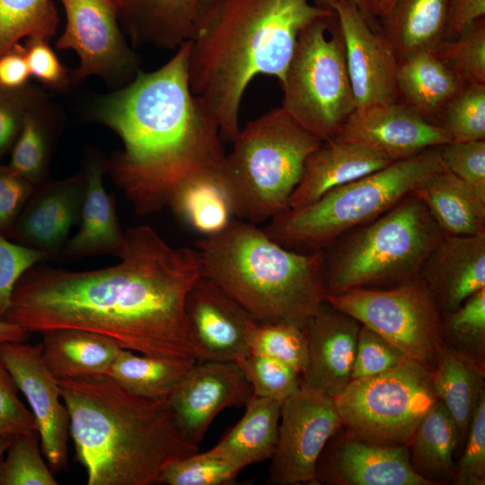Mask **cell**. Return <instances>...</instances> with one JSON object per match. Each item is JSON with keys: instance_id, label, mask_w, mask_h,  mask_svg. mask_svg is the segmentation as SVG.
<instances>
[{"instance_id": "91938a15", "label": "cell", "mask_w": 485, "mask_h": 485, "mask_svg": "<svg viewBox=\"0 0 485 485\" xmlns=\"http://www.w3.org/2000/svg\"><path fill=\"white\" fill-rule=\"evenodd\" d=\"M202 11V18L206 12L217 1V0H199ZM202 21V20H201Z\"/></svg>"}, {"instance_id": "f5cc1de1", "label": "cell", "mask_w": 485, "mask_h": 485, "mask_svg": "<svg viewBox=\"0 0 485 485\" xmlns=\"http://www.w3.org/2000/svg\"><path fill=\"white\" fill-rule=\"evenodd\" d=\"M485 18V0H449L443 40L454 39Z\"/></svg>"}, {"instance_id": "2e32d148", "label": "cell", "mask_w": 485, "mask_h": 485, "mask_svg": "<svg viewBox=\"0 0 485 485\" xmlns=\"http://www.w3.org/2000/svg\"><path fill=\"white\" fill-rule=\"evenodd\" d=\"M335 138L363 145L393 162L452 141L443 128L402 101L357 107Z\"/></svg>"}, {"instance_id": "6f0895ef", "label": "cell", "mask_w": 485, "mask_h": 485, "mask_svg": "<svg viewBox=\"0 0 485 485\" xmlns=\"http://www.w3.org/2000/svg\"><path fill=\"white\" fill-rule=\"evenodd\" d=\"M337 1L339 0H312V2L315 5L325 8V9H330V10H332V5ZM347 1H349L353 3L354 4H356L357 6H358L361 9V11L364 13L362 0H347Z\"/></svg>"}, {"instance_id": "ffe728a7", "label": "cell", "mask_w": 485, "mask_h": 485, "mask_svg": "<svg viewBox=\"0 0 485 485\" xmlns=\"http://www.w3.org/2000/svg\"><path fill=\"white\" fill-rule=\"evenodd\" d=\"M85 188L84 171L62 180L48 178L36 186L9 234L48 258L60 255L72 227L79 223Z\"/></svg>"}, {"instance_id": "f35d334b", "label": "cell", "mask_w": 485, "mask_h": 485, "mask_svg": "<svg viewBox=\"0 0 485 485\" xmlns=\"http://www.w3.org/2000/svg\"><path fill=\"white\" fill-rule=\"evenodd\" d=\"M434 51L464 84H485V18L455 38L442 40Z\"/></svg>"}, {"instance_id": "4316f807", "label": "cell", "mask_w": 485, "mask_h": 485, "mask_svg": "<svg viewBox=\"0 0 485 485\" xmlns=\"http://www.w3.org/2000/svg\"><path fill=\"white\" fill-rule=\"evenodd\" d=\"M411 194L423 202L445 234L469 236L485 233V201L445 168L419 183Z\"/></svg>"}, {"instance_id": "11a10c76", "label": "cell", "mask_w": 485, "mask_h": 485, "mask_svg": "<svg viewBox=\"0 0 485 485\" xmlns=\"http://www.w3.org/2000/svg\"><path fill=\"white\" fill-rule=\"evenodd\" d=\"M29 332L19 325L7 320L0 319V343L3 342H24Z\"/></svg>"}, {"instance_id": "5b68a950", "label": "cell", "mask_w": 485, "mask_h": 485, "mask_svg": "<svg viewBox=\"0 0 485 485\" xmlns=\"http://www.w3.org/2000/svg\"><path fill=\"white\" fill-rule=\"evenodd\" d=\"M195 247L202 275L260 322L304 327L325 302L323 251L287 249L263 228L238 218Z\"/></svg>"}, {"instance_id": "52a82bcc", "label": "cell", "mask_w": 485, "mask_h": 485, "mask_svg": "<svg viewBox=\"0 0 485 485\" xmlns=\"http://www.w3.org/2000/svg\"><path fill=\"white\" fill-rule=\"evenodd\" d=\"M445 234L423 202L410 193L323 251L325 296L388 287L419 276Z\"/></svg>"}, {"instance_id": "83f0119b", "label": "cell", "mask_w": 485, "mask_h": 485, "mask_svg": "<svg viewBox=\"0 0 485 485\" xmlns=\"http://www.w3.org/2000/svg\"><path fill=\"white\" fill-rule=\"evenodd\" d=\"M399 98L437 125L446 103L465 85L434 49L415 51L399 61Z\"/></svg>"}, {"instance_id": "d6a6232c", "label": "cell", "mask_w": 485, "mask_h": 485, "mask_svg": "<svg viewBox=\"0 0 485 485\" xmlns=\"http://www.w3.org/2000/svg\"><path fill=\"white\" fill-rule=\"evenodd\" d=\"M281 404L253 394L242 418L214 448L242 469L270 460L278 441Z\"/></svg>"}, {"instance_id": "8d00e7d4", "label": "cell", "mask_w": 485, "mask_h": 485, "mask_svg": "<svg viewBox=\"0 0 485 485\" xmlns=\"http://www.w3.org/2000/svg\"><path fill=\"white\" fill-rule=\"evenodd\" d=\"M251 353L277 359L300 375L308 363V340L304 327L293 322H257L249 335Z\"/></svg>"}, {"instance_id": "7a4b0ae2", "label": "cell", "mask_w": 485, "mask_h": 485, "mask_svg": "<svg viewBox=\"0 0 485 485\" xmlns=\"http://www.w3.org/2000/svg\"><path fill=\"white\" fill-rule=\"evenodd\" d=\"M190 41L152 72L97 97L89 118L116 133L123 148L105 169L138 216L161 211L192 174L225 156L218 124L190 90Z\"/></svg>"}, {"instance_id": "6da1fadb", "label": "cell", "mask_w": 485, "mask_h": 485, "mask_svg": "<svg viewBox=\"0 0 485 485\" xmlns=\"http://www.w3.org/2000/svg\"><path fill=\"white\" fill-rule=\"evenodd\" d=\"M120 261L70 271L36 265L17 282L5 320L29 333H100L152 357L198 362L186 315L202 276L196 249L169 244L148 225L128 229Z\"/></svg>"}, {"instance_id": "7c38bea8", "label": "cell", "mask_w": 485, "mask_h": 485, "mask_svg": "<svg viewBox=\"0 0 485 485\" xmlns=\"http://www.w3.org/2000/svg\"><path fill=\"white\" fill-rule=\"evenodd\" d=\"M343 427L334 398L304 384L281 404L278 441L268 483L318 484L316 465L331 438Z\"/></svg>"}, {"instance_id": "1f68e13d", "label": "cell", "mask_w": 485, "mask_h": 485, "mask_svg": "<svg viewBox=\"0 0 485 485\" xmlns=\"http://www.w3.org/2000/svg\"><path fill=\"white\" fill-rule=\"evenodd\" d=\"M459 443L457 426L443 402L437 400L408 445L412 468L432 485L454 482V454Z\"/></svg>"}, {"instance_id": "9c48e42d", "label": "cell", "mask_w": 485, "mask_h": 485, "mask_svg": "<svg viewBox=\"0 0 485 485\" xmlns=\"http://www.w3.org/2000/svg\"><path fill=\"white\" fill-rule=\"evenodd\" d=\"M280 85L289 116L322 142L336 137L357 106L335 13L300 32Z\"/></svg>"}, {"instance_id": "8992f818", "label": "cell", "mask_w": 485, "mask_h": 485, "mask_svg": "<svg viewBox=\"0 0 485 485\" xmlns=\"http://www.w3.org/2000/svg\"><path fill=\"white\" fill-rule=\"evenodd\" d=\"M232 144L221 173L234 215L259 225L289 208L305 161L322 142L279 107L248 121Z\"/></svg>"}, {"instance_id": "f1b7e54d", "label": "cell", "mask_w": 485, "mask_h": 485, "mask_svg": "<svg viewBox=\"0 0 485 485\" xmlns=\"http://www.w3.org/2000/svg\"><path fill=\"white\" fill-rule=\"evenodd\" d=\"M42 357L59 379L108 374L121 348L93 331L58 329L42 334Z\"/></svg>"}, {"instance_id": "d6986e66", "label": "cell", "mask_w": 485, "mask_h": 485, "mask_svg": "<svg viewBox=\"0 0 485 485\" xmlns=\"http://www.w3.org/2000/svg\"><path fill=\"white\" fill-rule=\"evenodd\" d=\"M252 395L237 363L201 361L192 366L169 401L181 433L198 445L220 411L245 406Z\"/></svg>"}, {"instance_id": "d590c367", "label": "cell", "mask_w": 485, "mask_h": 485, "mask_svg": "<svg viewBox=\"0 0 485 485\" xmlns=\"http://www.w3.org/2000/svg\"><path fill=\"white\" fill-rule=\"evenodd\" d=\"M58 22L52 0H0V56L22 39L48 41Z\"/></svg>"}, {"instance_id": "7bdbcfd3", "label": "cell", "mask_w": 485, "mask_h": 485, "mask_svg": "<svg viewBox=\"0 0 485 485\" xmlns=\"http://www.w3.org/2000/svg\"><path fill=\"white\" fill-rule=\"evenodd\" d=\"M238 365L257 396L282 403L301 384V375L295 369L264 355L251 352Z\"/></svg>"}, {"instance_id": "30bf717a", "label": "cell", "mask_w": 485, "mask_h": 485, "mask_svg": "<svg viewBox=\"0 0 485 485\" xmlns=\"http://www.w3.org/2000/svg\"><path fill=\"white\" fill-rule=\"evenodd\" d=\"M437 400L430 368L410 358L383 374L351 380L334 398L349 434L407 446Z\"/></svg>"}, {"instance_id": "8fae6325", "label": "cell", "mask_w": 485, "mask_h": 485, "mask_svg": "<svg viewBox=\"0 0 485 485\" xmlns=\"http://www.w3.org/2000/svg\"><path fill=\"white\" fill-rule=\"evenodd\" d=\"M325 302L429 368L445 343L441 311L420 275L388 287L328 295Z\"/></svg>"}, {"instance_id": "816d5d0a", "label": "cell", "mask_w": 485, "mask_h": 485, "mask_svg": "<svg viewBox=\"0 0 485 485\" xmlns=\"http://www.w3.org/2000/svg\"><path fill=\"white\" fill-rule=\"evenodd\" d=\"M36 186L0 164V233H9Z\"/></svg>"}, {"instance_id": "ac0fdd59", "label": "cell", "mask_w": 485, "mask_h": 485, "mask_svg": "<svg viewBox=\"0 0 485 485\" xmlns=\"http://www.w3.org/2000/svg\"><path fill=\"white\" fill-rule=\"evenodd\" d=\"M316 480L334 485H432L412 468L409 446L369 442L348 432L328 442L316 465Z\"/></svg>"}, {"instance_id": "74e56055", "label": "cell", "mask_w": 485, "mask_h": 485, "mask_svg": "<svg viewBox=\"0 0 485 485\" xmlns=\"http://www.w3.org/2000/svg\"><path fill=\"white\" fill-rule=\"evenodd\" d=\"M38 430L13 435L4 459H0V485H57L52 470L40 451Z\"/></svg>"}, {"instance_id": "b9f144b4", "label": "cell", "mask_w": 485, "mask_h": 485, "mask_svg": "<svg viewBox=\"0 0 485 485\" xmlns=\"http://www.w3.org/2000/svg\"><path fill=\"white\" fill-rule=\"evenodd\" d=\"M443 335L454 348L483 362L485 348V288L478 291L457 309L445 313Z\"/></svg>"}, {"instance_id": "4fadbf2b", "label": "cell", "mask_w": 485, "mask_h": 485, "mask_svg": "<svg viewBox=\"0 0 485 485\" xmlns=\"http://www.w3.org/2000/svg\"><path fill=\"white\" fill-rule=\"evenodd\" d=\"M59 1L66 25L56 48L78 55L74 83L89 76L117 89L129 83L139 70L138 59L126 41L112 0Z\"/></svg>"}, {"instance_id": "e575fe53", "label": "cell", "mask_w": 485, "mask_h": 485, "mask_svg": "<svg viewBox=\"0 0 485 485\" xmlns=\"http://www.w3.org/2000/svg\"><path fill=\"white\" fill-rule=\"evenodd\" d=\"M195 363L139 356L121 348L107 375L131 393L163 400L170 398Z\"/></svg>"}, {"instance_id": "44dd1931", "label": "cell", "mask_w": 485, "mask_h": 485, "mask_svg": "<svg viewBox=\"0 0 485 485\" xmlns=\"http://www.w3.org/2000/svg\"><path fill=\"white\" fill-rule=\"evenodd\" d=\"M325 302L304 326L308 363L302 381L335 398L351 381L361 323Z\"/></svg>"}, {"instance_id": "bcb514c9", "label": "cell", "mask_w": 485, "mask_h": 485, "mask_svg": "<svg viewBox=\"0 0 485 485\" xmlns=\"http://www.w3.org/2000/svg\"><path fill=\"white\" fill-rule=\"evenodd\" d=\"M48 255L37 249L7 240L0 233V319L11 304L19 279L31 268L47 260Z\"/></svg>"}, {"instance_id": "ee69618b", "label": "cell", "mask_w": 485, "mask_h": 485, "mask_svg": "<svg viewBox=\"0 0 485 485\" xmlns=\"http://www.w3.org/2000/svg\"><path fill=\"white\" fill-rule=\"evenodd\" d=\"M407 358L405 354L380 334L361 324L351 380L375 376L389 371Z\"/></svg>"}, {"instance_id": "681fc988", "label": "cell", "mask_w": 485, "mask_h": 485, "mask_svg": "<svg viewBox=\"0 0 485 485\" xmlns=\"http://www.w3.org/2000/svg\"><path fill=\"white\" fill-rule=\"evenodd\" d=\"M23 47L31 77L57 91L66 90L74 83L73 71L61 63L48 40L26 39Z\"/></svg>"}, {"instance_id": "f6af8a7d", "label": "cell", "mask_w": 485, "mask_h": 485, "mask_svg": "<svg viewBox=\"0 0 485 485\" xmlns=\"http://www.w3.org/2000/svg\"><path fill=\"white\" fill-rule=\"evenodd\" d=\"M444 166L485 201V140L449 142L439 146Z\"/></svg>"}, {"instance_id": "db71d44e", "label": "cell", "mask_w": 485, "mask_h": 485, "mask_svg": "<svg viewBox=\"0 0 485 485\" xmlns=\"http://www.w3.org/2000/svg\"><path fill=\"white\" fill-rule=\"evenodd\" d=\"M31 74L23 45L17 43L0 56V86L19 89L30 84Z\"/></svg>"}, {"instance_id": "e0dca14e", "label": "cell", "mask_w": 485, "mask_h": 485, "mask_svg": "<svg viewBox=\"0 0 485 485\" xmlns=\"http://www.w3.org/2000/svg\"><path fill=\"white\" fill-rule=\"evenodd\" d=\"M186 315L198 362L239 364L251 353L249 335L259 321L203 275L188 295Z\"/></svg>"}, {"instance_id": "277c9868", "label": "cell", "mask_w": 485, "mask_h": 485, "mask_svg": "<svg viewBox=\"0 0 485 485\" xmlns=\"http://www.w3.org/2000/svg\"><path fill=\"white\" fill-rule=\"evenodd\" d=\"M87 485H154L173 462L198 452L169 399L129 392L106 374L58 380Z\"/></svg>"}, {"instance_id": "c3c4849f", "label": "cell", "mask_w": 485, "mask_h": 485, "mask_svg": "<svg viewBox=\"0 0 485 485\" xmlns=\"http://www.w3.org/2000/svg\"><path fill=\"white\" fill-rule=\"evenodd\" d=\"M463 455L455 466L456 485L485 484V395L473 413Z\"/></svg>"}, {"instance_id": "4dcf8cb0", "label": "cell", "mask_w": 485, "mask_h": 485, "mask_svg": "<svg viewBox=\"0 0 485 485\" xmlns=\"http://www.w3.org/2000/svg\"><path fill=\"white\" fill-rule=\"evenodd\" d=\"M449 0H395L382 19V33L398 61L444 39Z\"/></svg>"}, {"instance_id": "f907efd6", "label": "cell", "mask_w": 485, "mask_h": 485, "mask_svg": "<svg viewBox=\"0 0 485 485\" xmlns=\"http://www.w3.org/2000/svg\"><path fill=\"white\" fill-rule=\"evenodd\" d=\"M18 391L0 357V436L38 430L34 416L19 398Z\"/></svg>"}, {"instance_id": "ba28073f", "label": "cell", "mask_w": 485, "mask_h": 485, "mask_svg": "<svg viewBox=\"0 0 485 485\" xmlns=\"http://www.w3.org/2000/svg\"><path fill=\"white\" fill-rule=\"evenodd\" d=\"M444 168L439 147L428 149L335 188L306 206L287 208L269 219L263 230L287 249L324 251L348 233L379 217Z\"/></svg>"}, {"instance_id": "ab89813d", "label": "cell", "mask_w": 485, "mask_h": 485, "mask_svg": "<svg viewBox=\"0 0 485 485\" xmlns=\"http://www.w3.org/2000/svg\"><path fill=\"white\" fill-rule=\"evenodd\" d=\"M242 469L214 447L195 453L168 465L158 484L227 485L235 481Z\"/></svg>"}, {"instance_id": "7dc6e473", "label": "cell", "mask_w": 485, "mask_h": 485, "mask_svg": "<svg viewBox=\"0 0 485 485\" xmlns=\"http://www.w3.org/2000/svg\"><path fill=\"white\" fill-rule=\"evenodd\" d=\"M34 84L9 90L0 86V159L12 149L26 113L46 99Z\"/></svg>"}, {"instance_id": "5bb4252c", "label": "cell", "mask_w": 485, "mask_h": 485, "mask_svg": "<svg viewBox=\"0 0 485 485\" xmlns=\"http://www.w3.org/2000/svg\"><path fill=\"white\" fill-rule=\"evenodd\" d=\"M42 348V342H3L0 357L31 407L50 469L61 471L67 465L69 415L58 379L43 359Z\"/></svg>"}, {"instance_id": "603a6c76", "label": "cell", "mask_w": 485, "mask_h": 485, "mask_svg": "<svg viewBox=\"0 0 485 485\" xmlns=\"http://www.w3.org/2000/svg\"><path fill=\"white\" fill-rule=\"evenodd\" d=\"M133 46L178 49L196 37L202 20L199 0H112Z\"/></svg>"}, {"instance_id": "7402d4cb", "label": "cell", "mask_w": 485, "mask_h": 485, "mask_svg": "<svg viewBox=\"0 0 485 485\" xmlns=\"http://www.w3.org/2000/svg\"><path fill=\"white\" fill-rule=\"evenodd\" d=\"M419 275L441 313L457 309L485 288V233L469 236L445 234Z\"/></svg>"}, {"instance_id": "680465c9", "label": "cell", "mask_w": 485, "mask_h": 485, "mask_svg": "<svg viewBox=\"0 0 485 485\" xmlns=\"http://www.w3.org/2000/svg\"><path fill=\"white\" fill-rule=\"evenodd\" d=\"M13 436H0V459L6 453L13 441Z\"/></svg>"}, {"instance_id": "cb8c5ba5", "label": "cell", "mask_w": 485, "mask_h": 485, "mask_svg": "<svg viewBox=\"0 0 485 485\" xmlns=\"http://www.w3.org/2000/svg\"><path fill=\"white\" fill-rule=\"evenodd\" d=\"M393 163L383 154L354 142L334 138L307 157L288 207L306 206L328 191L383 169Z\"/></svg>"}, {"instance_id": "9a60e30c", "label": "cell", "mask_w": 485, "mask_h": 485, "mask_svg": "<svg viewBox=\"0 0 485 485\" xmlns=\"http://www.w3.org/2000/svg\"><path fill=\"white\" fill-rule=\"evenodd\" d=\"M332 10L343 39L356 106L399 101V61L382 31H376L374 22L349 1L335 2Z\"/></svg>"}, {"instance_id": "836d02e7", "label": "cell", "mask_w": 485, "mask_h": 485, "mask_svg": "<svg viewBox=\"0 0 485 485\" xmlns=\"http://www.w3.org/2000/svg\"><path fill=\"white\" fill-rule=\"evenodd\" d=\"M60 121L58 110L48 98L44 99L26 113L11 149L8 166L34 186L48 179V166Z\"/></svg>"}, {"instance_id": "f546056e", "label": "cell", "mask_w": 485, "mask_h": 485, "mask_svg": "<svg viewBox=\"0 0 485 485\" xmlns=\"http://www.w3.org/2000/svg\"><path fill=\"white\" fill-rule=\"evenodd\" d=\"M222 164L201 170L186 179L174 190L167 206L204 237L223 231L234 216L222 178Z\"/></svg>"}, {"instance_id": "3957f363", "label": "cell", "mask_w": 485, "mask_h": 485, "mask_svg": "<svg viewBox=\"0 0 485 485\" xmlns=\"http://www.w3.org/2000/svg\"><path fill=\"white\" fill-rule=\"evenodd\" d=\"M333 10L312 0H217L203 15L190 41L191 93L216 119L224 143L240 131L244 92L258 75L279 84L300 32Z\"/></svg>"}, {"instance_id": "60d3db41", "label": "cell", "mask_w": 485, "mask_h": 485, "mask_svg": "<svg viewBox=\"0 0 485 485\" xmlns=\"http://www.w3.org/2000/svg\"><path fill=\"white\" fill-rule=\"evenodd\" d=\"M437 125L453 142L485 140V84H465L444 107Z\"/></svg>"}, {"instance_id": "d4e9b609", "label": "cell", "mask_w": 485, "mask_h": 485, "mask_svg": "<svg viewBox=\"0 0 485 485\" xmlns=\"http://www.w3.org/2000/svg\"><path fill=\"white\" fill-rule=\"evenodd\" d=\"M84 172L85 194L80 214V227L67 240L60 256L79 259L92 255L111 254L119 258L126 243L115 208V198L103 185L105 159L95 154L87 156Z\"/></svg>"}, {"instance_id": "9f6ffc18", "label": "cell", "mask_w": 485, "mask_h": 485, "mask_svg": "<svg viewBox=\"0 0 485 485\" xmlns=\"http://www.w3.org/2000/svg\"><path fill=\"white\" fill-rule=\"evenodd\" d=\"M395 0H362L364 13L373 22L382 20L390 12Z\"/></svg>"}, {"instance_id": "484cf974", "label": "cell", "mask_w": 485, "mask_h": 485, "mask_svg": "<svg viewBox=\"0 0 485 485\" xmlns=\"http://www.w3.org/2000/svg\"><path fill=\"white\" fill-rule=\"evenodd\" d=\"M433 390L465 439L473 413L483 395L484 367L470 354L444 344L430 368Z\"/></svg>"}]
</instances>
